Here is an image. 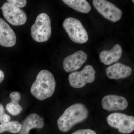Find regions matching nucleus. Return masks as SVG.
Returning <instances> with one entry per match:
<instances>
[{
	"label": "nucleus",
	"mask_w": 134,
	"mask_h": 134,
	"mask_svg": "<svg viewBox=\"0 0 134 134\" xmlns=\"http://www.w3.org/2000/svg\"><path fill=\"white\" fill-rule=\"evenodd\" d=\"M10 117L5 112V108L2 104H0V122L1 124L9 122Z\"/></svg>",
	"instance_id": "nucleus-18"
},
{
	"label": "nucleus",
	"mask_w": 134,
	"mask_h": 134,
	"mask_svg": "<svg viewBox=\"0 0 134 134\" xmlns=\"http://www.w3.org/2000/svg\"><path fill=\"white\" fill-rule=\"evenodd\" d=\"M132 69L121 63H118L107 68L106 75L111 79H119L126 78L132 74Z\"/></svg>",
	"instance_id": "nucleus-12"
},
{
	"label": "nucleus",
	"mask_w": 134,
	"mask_h": 134,
	"mask_svg": "<svg viewBox=\"0 0 134 134\" xmlns=\"http://www.w3.org/2000/svg\"><path fill=\"white\" fill-rule=\"evenodd\" d=\"M21 124L17 121H12L0 125V133L9 132L12 134L19 133L21 129Z\"/></svg>",
	"instance_id": "nucleus-17"
},
{
	"label": "nucleus",
	"mask_w": 134,
	"mask_h": 134,
	"mask_svg": "<svg viewBox=\"0 0 134 134\" xmlns=\"http://www.w3.org/2000/svg\"><path fill=\"white\" fill-rule=\"evenodd\" d=\"M87 54L82 50H79L67 56L63 62V68L66 72L70 73L79 69L87 59Z\"/></svg>",
	"instance_id": "nucleus-10"
},
{
	"label": "nucleus",
	"mask_w": 134,
	"mask_h": 134,
	"mask_svg": "<svg viewBox=\"0 0 134 134\" xmlns=\"http://www.w3.org/2000/svg\"><path fill=\"white\" fill-rule=\"evenodd\" d=\"M72 134H97L94 130L90 129H80L73 132Z\"/></svg>",
	"instance_id": "nucleus-20"
},
{
	"label": "nucleus",
	"mask_w": 134,
	"mask_h": 134,
	"mask_svg": "<svg viewBox=\"0 0 134 134\" xmlns=\"http://www.w3.org/2000/svg\"><path fill=\"white\" fill-rule=\"evenodd\" d=\"M88 114V110L83 104L72 105L67 108L58 119V128L63 132H68L75 125L86 119Z\"/></svg>",
	"instance_id": "nucleus-1"
},
{
	"label": "nucleus",
	"mask_w": 134,
	"mask_h": 134,
	"mask_svg": "<svg viewBox=\"0 0 134 134\" xmlns=\"http://www.w3.org/2000/svg\"><path fill=\"white\" fill-rule=\"evenodd\" d=\"M7 2L16 7L20 8L25 7L27 3V1L26 0H8Z\"/></svg>",
	"instance_id": "nucleus-19"
},
{
	"label": "nucleus",
	"mask_w": 134,
	"mask_h": 134,
	"mask_svg": "<svg viewBox=\"0 0 134 134\" xmlns=\"http://www.w3.org/2000/svg\"><path fill=\"white\" fill-rule=\"evenodd\" d=\"M96 71L90 65H86L82 71L71 73L69 76L70 84L75 88H81L87 83H92L95 79Z\"/></svg>",
	"instance_id": "nucleus-6"
},
{
	"label": "nucleus",
	"mask_w": 134,
	"mask_h": 134,
	"mask_svg": "<svg viewBox=\"0 0 134 134\" xmlns=\"http://www.w3.org/2000/svg\"><path fill=\"white\" fill-rule=\"evenodd\" d=\"M63 26L69 36L75 43L84 44L88 40L87 31L81 22L73 17H68L65 19Z\"/></svg>",
	"instance_id": "nucleus-4"
},
{
	"label": "nucleus",
	"mask_w": 134,
	"mask_h": 134,
	"mask_svg": "<svg viewBox=\"0 0 134 134\" xmlns=\"http://www.w3.org/2000/svg\"><path fill=\"white\" fill-rule=\"evenodd\" d=\"M5 78V74L0 69V83L3 81Z\"/></svg>",
	"instance_id": "nucleus-21"
},
{
	"label": "nucleus",
	"mask_w": 134,
	"mask_h": 134,
	"mask_svg": "<svg viewBox=\"0 0 134 134\" xmlns=\"http://www.w3.org/2000/svg\"><path fill=\"white\" fill-rule=\"evenodd\" d=\"M122 47L116 44L111 50H104L100 53L99 59L101 62L106 65H110L117 62L122 54Z\"/></svg>",
	"instance_id": "nucleus-14"
},
{
	"label": "nucleus",
	"mask_w": 134,
	"mask_h": 134,
	"mask_svg": "<svg viewBox=\"0 0 134 134\" xmlns=\"http://www.w3.org/2000/svg\"><path fill=\"white\" fill-rule=\"evenodd\" d=\"M11 102L8 103L6 105L7 111L11 115L16 116L19 115L23 110V108L19 104L21 96L17 92H13L10 94Z\"/></svg>",
	"instance_id": "nucleus-15"
},
{
	"label": "nucleus",
	"mask_w": 134,
	"mask_h": 134,
	"mask_svg": "<svg viewBox=\"0 0 134 134\" xmlns=\"http://www.w3.org/2000/svg\"><path fill=\"white\" fill-rule=\"evenodd\" d=\"M62 1L68 7L78 12L86 14L91 10V6L85 0H63Z\"/></svg>",
	"instance_id": "nucleus-16"
},
{
	"label": "nucleus",
	"mask_w": 134,
	"mask_h": 134,
	"mask_svg": "<svg viewBox=\"0 0 134 134\" xmlns=\"http://www.w3.org/2000/svg\"><path fill=\"white\" fill-rule=\"evenodd\" d=\"M56 82L53 74L49 70H41L31 88V94L36 98L43 100L52 96L55 91Z\"/></svg>",
	"instance_id": "nucleus-2"
},
{
	"label": "nucleus",
	"mask_w": 134,
	"mask_h": 134,
	"mask_svg": "<svg viewBox=\"0 0 134 134\" xmlns=\"http://www.w3.org/2000/svg\"><path fill=\"white\" fill-rule=\"evenodd\" d=\"M5 19L14 26L24 24L27 19V15L23 10L9 3L5 2L1 8Z\"/></svg>",
	"instance_id": "nucleus-8"
},
{
	"label": "nucleus",
	"mask_w": 134,
	"mask_h": 134,
	"mask_svg": "<svg viewBox=\"0 0 134 134\" xmlns=\"http://www.w3.org/2000/svg\"><path fill=\"white\" fill-rule=\"evenodd\" d=\"M134 1H132V2H133V3H134Z\"/></svg>",
	"instance_id": "nucleus-22"
},
{
	"label": "nucleus",
	"mask_w": 134,
	"mask_h": 134,
	"mask_svg": "<svg viewBox=\"0 0 134 134\" xmlns=\"http://www.w3.org/2000/svg\"><path fill=\"white\" fill-rule=\"evenodd\" d=\"M32 38L39 43L46 42L50 38L52 34L51 21L47 14L42 13L36 18L31 28Z\"/></svg>",
	"instance_id": "nucleus-3"
},
{
	"label": "nucleus",
	"mask_w": 134,
	"mask_h": 134,
	"mask_svg": "<svg viewBox=\"0 0 134 134\" xmlns=\"http://www.w3.org/2000/svg\"><path fill=\"white\" fill-rule=\"evenodd\" d=\"M107 121L110 126L118 129L120 133L129 134L134 130V117L119 113L108 115Z\"/></svg>",
	"instance_id": "nucleus-5"
},
{
	"label": "nucleus",
	"mask_w": 134,
	"mask_h": 134,
	"mask_svg": "<svg viewBox=\"0 0 134 134\" xmlns=\"http://www.w3.org/2000/svg\"><path fill=\"white\" fill-rule=\"evenodd\" d=\"M93 4L100 14L111 21L115 23L122 17L121 10L110 2L105 0H93Z\"/></svg>",
	"instance_id": "nucleus-7"
},
{
	"label": "nucleus",
	"mask_w": 134,
	"mask_h": 134,
	"mask_svg": "<svg viewBox=\"0 0 134 134\" xmlns=\"http://www.w3.org/2000/svg\"><path fill=\"white\" fill-rule=\"evenodd\" d=\"M16 37L12 28L0 18V45L5 47H12L15 45Z\"/></svg>",
	"instance_id": "nucleus-11"
},
{
	"label": "nucleus",
	"mask_w": 134,
	"mask_h": 134,
	"mask_svg": "<svg viewBox=\"0 0 134 134\" xmlns=\"http://www.w3.org/2000/svg\"><path fill=\"white\" fill-rule=\"evenodd\" d=\"M102 105L103 109L108 111H122L128 107V102L122 96L107 95L102 99Z\"/></svg>",
	"instance_id": "nucleus-9"
},
{
	"label": "nucleus",
	"mask_w": 134,
	"mask_h": 134,
	"mask_svg": "<svg viewBox=\"0 0 134 134\" xmlns=\"http://www.w3.org/2000/svg\"><path fill=\"white\" fill-rule=\"evenodd\" d=\"M21 126L19 134H29L32 129L43 128L44 126V118L37 114H31L24 121Z\"/></svg>",
	"instance_id": "nucleus-13"
}]
</instances>
